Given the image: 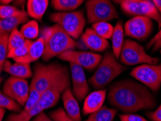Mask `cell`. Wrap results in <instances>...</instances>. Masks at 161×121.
<instances>
[{
    "label": "cell",
    "instance_id": "6da1fadb",
    "mask_svg": "<svg viewBox=\"0 0 161 121\" xmlns=\"http://www.w3.org/2000/svg\"><path fill=\"white\" fill-rule=\"evenodd\" d=\"M147 87L131 79L119 80L111 85L108 94L109 103L129 114L153 109L156 99Z\"/></svg>",
    "mask_w": 161,
    "mask_h": 121
},
{
    "label": "cell",
    "instance_id": "7a4b0ae2",
    "mask_svg": "<svg viewBox=\"0 0 161 121\" xmlns=\"http://www.w3.org/2000/svg\"><path fill=\"white\" fill-rule=\"evenodd\" d=\"M70 86V78L68 75L59 80L53 86L42 94L39 100L28 110H22L19 113H13L8 116L6 121H30L45 110L55 106L60 96L66 89Z\"/></svg>",
    "mask_w": 161,
    "mask_h": 121
},
{
    "label": "cell",
    "instance_id": "3957f363",
    "mask_svg": "<svg viewBox=\"0 0 161 121\" xmlns=\"http://www.w3.org/2000/svg\"><path fill=\"white\" fill-rule=\"evenodd\" d=\"M44 52L42 56L44 61H49L63 52L77 47V43L58 24H54L44 30Z\"/></svg>",
    "mask_w": 161,
    "mask_h": 121
},
{
    "label": "cell",
    "instance_id": "277c9868",
    "mask_svg": "<svg viewBox=\"0 0 161 121\" xmlns=\"http://www.w3.org/2000/svg\"><path fill=\"white\" fill-rule=\"evenodd\" d=\"M68 75H70L69 70L66 66L58 63H51L49 65L39 63L34 68L30 87L42 94Z\"/></svg>",
    "mask_w": 161,
    "mask_h": 121
},
{
    "label": "cell",
    "instance_id": "5b68a950",
    "mask_svg": "<svg viewBox=\"0 0 161 121\" xmlns=\"http://www.w3.org/2000/svg\"><path fill=\"white\" fill-rule=\"evenodd\" d=\"M125 70V67L118 63L114 54L112 52H108L102 59L93 75L89 78V82L94 89H103Z\"/></svg>",
    "mask_w": 161,
    "mask_h": 121
},
{
    "label": "cell",
    "instance_id": "8992f818",
    "mask_svg": "<svg viewBox=\"0 0 161 121\" xmlns=\"http://www.w3.org/2000/svg\"><path fill=\"white\" fill-rule=\"evenodd\" d=\"M53 22L60 26L73 39H79L84 33L86 18L81 11L60 12L52 14Z\"/></svg>",
    "mask_w": 161,
    "mask_h": 121
},
{
    "label": "cell",
    "instance_id": "52a82bcc",
    "mask_svg": "<svg viewBox=\"0 0 161 121\" xmlns=\"http://www.w3.org/2000/svg\"><path fill=\"white\" fill-rule=\"evenodd\" d=\"M119 59L123 64L129 66L139 64L157 65L159 62L158 58L149 55L141 44L131 39L124 41Z\"/></svg>",
    "mask_w": 161,
    "mask_h": 121
},
{
    "label": "cell",
    "instance_id": "ba28073f",
    "mask_svg": "<svg viewBox=\"0 0 161 121\" xmlns=\"http://www.w3.org/2000/svg\"><path fill=\"white\" fill-rule=\"evenodd\" d=\"M86 16L89 23L108 22L118 18V13L111 0H88Z\"/></svg>",
    "mask_w": 161,
    "mask_h": 121
},
{
    "label": "cell",
    "instance_id": "9c48e42d",
    "mask_svg": "<svg viewBox=\"0 0 161 121\" xmlns=\"http://www.w3.org/2000/svg\"><path fill=\"white\" fill-rule=\"evenodd\" d=\"M130 75L152 91H159L161 86V65L142 64L134 68Z\"/></svg>",
    "mask_w": 161,
    "mask_h": 121
},
{
    "label": "cell",
    "instance_id": "30bf717a",
    "mask_svg": "<svg viewBox=\"0 0 161 121\" xmlns=\"http://www.w3.org/2000/svg\"><path fill=\"white\" fill-rule=\"evenodd\" d=\"M120 7L124 12L134 16H144L158 23L161 27V15L153 2L147 0L131 1V0H120Z\"/></svg>",
    "mask_w": 161,
    "mask_h": 121
},
{
    "label": "cell",
    "instance_id": "8fae6325",
    "mask_svg": "<svg viewBox=\"0 0 161 121\" xmlns=\"http://www.w3.org/2000/svg\"><path fill=\"white\" fill-rule=\"evenodd\" d=\"M60 60L67 61L68 63H73L80 65L84 69L93 70L97 68L103 57L100 54L94 52L76 51L70 49L63 52L58 56Z\"/></svg>",
    "mask_w": 161,
    "mask_h": 121
},
{
    "label": "cell",
    "instance_id": "7c38bea8",
    "mask_svg": "<svg viewBox=\"0 0 161 121\" xmlns=\"http://www.w3.org/2000/svg\"><path fill=\"white\" fill-rule=\"evenodd\" d=\"M3 92L21 106H24L29 96L30 84L25 78L10 76L4 82Z\"/></svg>",
    "mask_w": 161,
    "mask_h": 121
},
{
    "label": "cell",
    "instance_id": "4fadbf2b",
    "mask_svg": "<svg viewBox=\"0 0 161 121\" xmlns=\"http://www.w3.org/2000/svg\"><path fill=\"white\" fill-rule=\"evenodd\" d=\"M153 26L152 19L144 16H134L125 22L124 34L129 37L142 41L150 36Z\"/></svg>",
    "mask_w": 161,
    "mask_h": 121
},
{
    "label": "cell",
    "instance_id": "5bb4252c",
    "mask_svg": "<svg viewBox=\"0 0 161 121\" xmlns=\"http://www.w3.org/2000/svg\"><path fill=\"white\" fill-rule=\"evenodd\" d=\"M70 63V76H71L72 91L77 100L81 102L86 98L89 91V85L84 68L73 63Z\"/></svg>",
    "mask_w": 161,
    "mask_h": 121
},
{
    "label": "cell",
    "instance_id": "9a60e30c",
    "mask_svg": "<svg viewBox=\"0 0 161 121\" xmlns=\"http://www.w3.org/2000/svg\"><path fill=\"white\" fill-rule=\"evenodd\" d=\"M80 38L83 44L92 52H103L109 47L108 40L99 36L93 28H87Z\"/></svg>",
    "mask_w": 161,
    "mask_h": 121
},
{
    "label": "cell",
    "instance_id": "2e32d148",
    "mask_svg": "<svg viewBox=\"0 0 161 121\" xmlns=\"http://www.w3.org/2000/svg\"><path fill=\"white\" fill-rule=\"evenodd\" d=\"M64 108L67 115L74 121H81L80 107L78 101L70 87L66 89L62 94Z\"/></svg>",
    "mask_w": 161,
    "mask_h": 121
},
{
    "label": "cell",
    "instance_id": "e0dca14e",
    "mask_svg": "<svg viewBox=\"0 0 161 121\" xmlns=\"http://www.w3.org/2000/svg\"><path fill=\"white\" fill-rule=\"evenodd\" d=\"M106 98V90H97L91 93L85 98L83 113L89 115L99 110L105 102Z\"/></svg>",
    "mask_w": 161,
    "mask_h": 121
},
{
    "label": "cell",
    "instance_id": "ac0fdd59",
    "mask_svg": "<svg viewBox=\"0 0 161 121\" xmlns=\"http://www.w3.org/2000/svg\"><path fill=\"white\" fill-rule=\"evenodd\" d=\"M3 71L11 75V76L20 78H30L32 77L33 73L30 64L18 63H12L10 61L5 60L3 65Z\"/></svg>",
    "mask_w": 161,
    "mask_h": 121
},
{
    "label": "cell",
    "instance_id": "d6986e66",
    "mask_svg": "<svg viewBox=\"0 0 161 121\" xmlns=\"http://www.w3.org/2000/svg\"><path fill=\"white\" fill-rule=\"evenodd\" d=\"M44 52V39L41 36L36 41H32L29 50L25 56L13 60L15 62L30 64L42 58Z\"/></svg>",
    "mask_w": 161,
    "mask_h": 121
},
{
    "label": "cell",
    "instance_id": "ffe728a7",
    "mask_svg": "<svg viewBox=\"0 0 161 121\" xmlns=\"http://www.w3.org/2000/svg\"><path fill=\"white\" fill-rule=\"evenodd\" d=\"M28 20V15L23 11L20 15L14 17L0 19V34H10L18 25L24 24Z\"/></svg>",
    "mask_w": 161,
    "mask_h": 121
},
{
    "label": "cell",
    "instance_id": "44dd1931",
    "mask_svg": "<svg viewBox=\"0 0 161 121\" xmlns=\"http://www.w3.org/2000/svg\"><path fill=\"white\" fill-rule=\"evenodd\" d=\"M49 0H28L27 14L36 20H42L48 8Z\"/></svg>",
    "mask_w": 161,
    "mask_h": 121
},
{
    "label": "cell",
    "instance_id": "7402d4cb",
    "mask_svg": "<svg viewBox=\"0 0 161 121\" xmlns=\"http://www.w3.org/2000/svg\"><path fill=\"white\" fill-rule=\"evenodd\" d=\"M124 25L120 21H118L114 27L112 36L113 53L117 59H119L120 52L124 44Z\"/></svg>",
    "mask_w": 161,
    "mask_h": 121
},
{
    "label": "cell",
    "instance_id": "603a6c76",
    "mask_svg": "<svg viewBox=\"0 0 161 121\" xmlns=\"http://www.w3.org/2000/svg\"><path fill=\"white\" fill-rule=\"evenodd\" d=\"M117 113L116 109L103 106L97 111L90 114L88 119L85 121H113Z\"/></svg>",
    "mask_w": 161,
    "mask_h": 121
},
{
    "label": "cell",
    "instance_id": "cb8c5ba5",
    "mask_svg": "<svg viewBox=\"0 0 161 121\" xmlns=\"http://www.w3.org/2000/svg\"><path fill=\"white\" fill-rule=\"evenodd\" d=\"M85 0H52V5L60 12H70L77 9Z\"/></svg>",
    "mask_w": 161,
    "mask_h": 121
},
{
    "label": "cell",
    "instance_id": "d4e9b609",
    "mask_svg": "<svg viewBox=\"0 0 161 121\" xmlns=\"http://www.w3.org/2000/svg\"><path fill=\"white\" fill-rule=\"evenodd\" d=\"M20 31L26 40L36 39L39 34V23L34 20L27 21L21 27Z\"/></svg>",
    "mask_w": 161,
    "mask_h": 121
},
{
    "label": "cell",
    "instance_id": "484cf974",
    "mask_svg": "<svg viewBox=\"0 0 161 121\" xmlns=\"http://www.w3.org/2000/svg\"><path fill=\"white\" fill-rule=\"evenodd\" d=\"M92 28L97 34L105 39L112 38L114 27L108 22H98L92 24Z\"/></svg>",
    "mask_w": 161,
    "mask_h": 121
},
{
    "label": "cell",
    "instance_id": "4316f807",
    "mask_svg": "<svg viewBox=\"0 0 161 121\" xmlns=\"http://www.w3.org/2000/svg\"><path fill=\"white\" fill-rule=\"evenodd\" d=\"M0 107L13 111L17 113L22 111V107L20 104H18L13 99L6 95L3 91H0Z\"/></svg>",
    "mask_w": 161,
    "mask_h": 121
},
{
    "label": "cell",
    "instance_id": "83f0119b",
    "mask_svg": "<svg viewBox=\"0 0 161 121\" xmlns=\"http://www.w3.org/2000/svg\"><path fill=\"white\" fill-rule=\"evenodd\" d=\"M26 42V39L21 34L20 30L16 28L13 30H12L9 35L8 38V52L12 49L18 48L22 47Z\"/></svg>",
    "mask_w": 161,
    "mask_h": 121
},
{
    "label": "cell",
    "instance_id": "f1b7e54d",
    "mask_svg": "<svg viewBox=\"0 0 161 121\" xmlns=\"http://www.w3.org/2000/svg\"><path fill=\"white\" fill-rule=\"evenodd\" d=\"M9 34H0V74L8 54V38Z\"/></svg>",
    "mask_w": 161,
    "mask_h": 121
},
{
    "label": "cell",
    "instance_id": "f546056e",
    "mask_svg": "<svg viewBox=\"0 0 161 121\" xmlns=\"http://www.w3.org/2000/svg\"><path fill=\"white\" fill-rule=\"evenodd\" d=\"M32 44L31 40H26L24 45H23L22 47H18V48L12 49V50L8 52V58L9 59H15L22 58V57L25 56V54L28 53V50H29L31 45Z\"/></svg>",
    "mask_w": 161,
    "mask_h": 121
},
{
    "label": "cell",
    "instance_id": "4dcf8cb0",
    "mask_svg": "<svg viewBox=\"0 0 161 121\" xmlns=\"http://www.w3.org/2000/svg\"><path fill=\"white\" fill-rule=\"evenodd\" d=\"M24 10H21L14 6L0 4V19L8 18L20 15Z\"/></svg>",
    "mask_w": 161,
    "mask_h": 121
},
{
    "label": "cell",
    "instance_id": "1f68e13d",
    "mask_svg": "<svg viewBox=\"0 0 161 121\" xmlns=\"http://www.w3.org/2000/svg\"><path fill=\"white\" fill-rule=\"evenodd\" d=\"M50 118L54 121H74L67 115L63 108H59L49 114Z\"/></svg>",
    "mask_w": 161,
    "mask_h": 121
},
{
    "label": "cell",
    "instance_id": "d6a6232c",
    "mask_svg": "<svg viewBox=\"0 0 161 121\" xmlns=\"http://www.w3.org/2000/svg\"><path fill=\"white\" fill-rule=\"evenodd\" d=\"M120 121H149L144 117L136 114H122L119 115Z\"/></svg>",
    "mask_w": 161,
    "mask_h": 121
},
{
    "label": "cell",
    "instance_id": "836d02e7",
    "mask_svg": "<svg viewBox=\"0 0 161 121\" xmlns=\"http://www.w3.org/2000/svg\"><path fill=\"white\" fill-rule=\"evenodd\" d=\"M147 115L152 121H161V104L155 111L147 113Z\"/></svg>",
    "mask_w": 161,
    "mask_h": 121
},
{
    "label": "cell",
    "instance_id": "e575fe53",
    "mask_svg": "<svg viewBox=\"0 0 161 121\" xmlns=\"http://www.w3.org/2000/svg\"><path fill=\"white\" fill-rule=\"evenodd\" d=\"M160 39H161V27L160 28L159 31H158L157 34L154 36V37L153 38V39H151L150 41H149V43L147 44V49H150L151 47H153V45L155 44L156 42L158 41Z\"/></svg>",
    "mask_w": 161,
    "mask_h": 121
},
{
    "label": "cell",
    "instance_id": "d590c367",
    "mask_svg": "<svg viewBox=\"0 0 161 121\" xmlns=\"http://www.w3.org/2000/svg\"><path fill=\"white\" fill-rule=\"evenodd\" d=\"M31 121H54L49 117L48 115H46L44 112H42L41 113L38 114V115L34 117Z\"/></svg>",
    "mask_w": 161,
    "mask_h": 121
},
{
    "label": "cell",
    "instance_id": "8d00e7d4",
    "mask_svg": "<svg viewBox=\"0 0 161 121\" xmlns=\"http://www.w3.org/2000/svg\"><path fill=\"white\" fill-rule=\"evenodd\" d=\"M153 2L161 15V0H153Z\"/></svg>",
    "mask_w": 161,
    "mask_h": 121
},
{
    "label": "cell",
    "instance_id": "74e56055",
    "mask_svg": "<svg viewBox=\"0 0 161 121\" xmlns=\"http://www.w3.org/2000/svg\"><path fill=\"white\" fill-rule=\"evenodd\" d=\"M161 49V39L159 40V41L156 42V43L153 46V52H155L158 49Z\"/></svg>",
    "mask_w": 161,
    "mask_h": 121
},
{
    "label": "cell",
    "instance_id": "f35d334b",
    "mask_svg": "<svg viewBox=\"0 0 161 121\" xmlns=\"http://www.w3.org/2000/svg\"><path fill=\"white\" fill-rule=\"evenodd\" d=\"M4 114H5V109L0 107V121L3 120Z\"/></svg>",
    "mask_w": 161,
    "mask_h": 121
},
{
    "label": "cell",
    "instance_id": "ab89813d",
    "mask_svg": "<svg viewBox=\"0 0 161 121\" xmlns=\"http://www.w3.org/2000/svg\"><path fill=\"white\" fill-rule=\"evenodd\" d=\"M13 1H15V0H0V3L1 4H4V5H8L9 3H11Z\"/></svg>",
    "mask_w": 161,
    "mask_h": 121
},
{
    "label": "cell",
    "instance_id": "60d3db41",
    "mask_svg": "<svg viewBox=\"0 0 161 121\" xmlns=\"http://www.w3.org/2000/svg\"><path fill=\"white\" fill-rule=\"evenodd\" d=\"M25 1V0H15V4H17L18 6L21 7V6L23 5V4H24Z\"/></svg>",
    "mask_w": 161,
    "mask_h": 121
},
{
    "label": "cell",
    "instance_id": "b9f144b4",
    "mask_svg": "<svg viewBox=\"0 0 161 121\" xmlns=\"http://www.w3.org/2000/svg\"><path fill=\"white\" fill-rule=\"evenodd\" d=\"M2 80H3V78H2V76H0V84H2Z\"/></svg>",
    "mask_w": 161,
    "mask_h": 121
},
{
    "label": "cell",
    "instance_id": "7bdbcfd3",
    "mask_svg": "<svg viewBox=\"0 0 161 121\" xmlns=\"http://www.w3.org/2000/svg\"><path fill=\"white\" fill-rule=\"evenodd\" d=\"M131 1H135V2H138V1H142V0H131Z\"/></svg>",
    "mask_w": 161,
    "mask_h": 121
},
{
    "label": "cell",
    "instance_id": "ee69618b",
    "mask_svg": "<svg viewBox=\"0 0 161 121\" xmlns=\"http://www.w3.org/2000/svg\"><path fill=\"white\" fill-rule=\"evenodd\" d=\"M114 1H115V2H119L120 0H114Z\"/></svg>",
    "mask_w": 161,
    "mask_h": 121
},
{
    "label": "cell",
    "instance_id": "f6af8a7d",
    "mask_svg": "<svg viewBox=\"0 0 161 121\" xmlns=\"http://www.w3.org/2000/svg\"><path fill=\"white\" fill-rule=\"evenodd\" d=\"M160 54H161V49H160Z\"/></svg>",
    "mask_w": 161,
    "mask_h": 121
},
{
    "label": "cell",
    "instance_id": "bcb514c9",
    "mask_svg": "<svg viewBox=\"0 0 161 121\" xmlns=\"http://www.w3.org/2000/svg\"><path fill=\"white\" fill-rule=\"evenodd\" d=\"M147 1H150V0H147Z\"/></svg>",
    "mask_w": 161,
    "mask_h": 121
}]
</instances>
